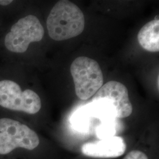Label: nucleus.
<instances>
[{
    "label": "nucleus",
    "mask_w": 159,
    "mask_h": 159,
    "mask_svg": "<svg viewBox=\"0 0 159 159\" xmlns=\"http://www.w3.org/2000/svg\"><path fill=\"white\" fill-rule=\"evenodd\" d=\"M91 106L92 113L103 121L127 117L133 111L127 89L116 81L102 85L94 95Z\"/></svg>",
    "instance_id": "nucleus-1"
},
{
    "label": "nucleus",
    "mask_w": 159,
    "mask_h": 159,
    "mask_svg": "<svg viewBox=\"0 0 159 159\" xmlns=\"http://www.w3.org/2000/svg\"><path fill=\"white\" fill-rule=\"evenodd\" d=\"M85 27L84 16L73 2L61 0L57 2L47 20V27L52 40L63 41L81 34Z\"/></svg>",
    "instance_id": "nucleus-2"
},
{
    "label": "nucleus",
    "mask_w": 159,
    "mask_h": 159,
    "mask_svg": "<svg viewBox=\"0 0 159 159\" xmlns=\"http://www.w3.org/2000/svg\"><path fill=\"white\" fill-rule=\"evenodd\" d=\"M75 94L85 100L94 96L104 83L102 71L96 60L86 57L74 60L70 67Z\"/></svg>",
    "instance_id": "nucleus-3"
},
{
    "label": "nucleus",
    "mask_w": 159,
    "mask_h": 159,
    "mask_svg": "<svg viewBox=\"0 0 159 159\" xmlns=\"http://www.w3.org/2000/svg\"><path fill=\"white\" fill-rule=\"evenodd\" d=\"M39 143L37 134L27 125L11 119H0V154L10 153L17 148L33 150Z\"/></svg>",
    "instance_id": "nucleus-4"
},
{
    "label": "nucleus",
    "mask_w": 159,
    "mask_h": 159,
    "mask_svg": "<svg viewBox=\"0 0 159 159\" xmlns=\"http://www.w3.org/2000/svg\"><path fill=\"white\" fill-rule=\"evenodd\" d=\"M44 34V28L38 18L29 15L12 26L5 37V46L9 51L23 53L27 51L31 43L42 40Z\"/></svg>",
    "instance_id": "nucleus-5"
},
{
    "label": "nucleus",
    "mask_w": 159,
    "mask_h": 159,
    "mask_svg": "<svg viewBox=\"0 0 159 159\" xmlns=\"http://www.w3.org/2000/svg\"><path fill=\"white\" fill-rule=\"evenodd\" d=\"M0 106L34 114L40 111L41 102L35 92L29 89L22 91L16 82L5 80L0 81Z\"/></svg>",
    "instance_id": "nucleus-6"
},
{
    "label": "nucleus",
    "mask_w": 159,
    "mask_h": 159,
    "mask_svg": "<svg viewBox=\"0 0 159 159\" xmlns=\"http://www.w3.org/2000/svg\"><path fill=\"white\" fill-rule=\"evenodd\" d=\"M126 144L124 139L113 136L96 142L87 143L81 147V152L87 156L96 158H116L125 152Z\"/></svg>",
    "instance_id": "nucleus-7"
},
{
    "label": "nucleus",
    "mask_w": 159,
    "mask_h": 159,
    "mask_svg": "<svg viewBox=\"0 0 159 159\" xmlns=\"http://www.w3.org/2000/svg\"><path fill=\"white\" fill-rule=\"evenodd\" d=\"M159 20L146 24L139 32L138 41L143 48L150 52L159 51Z\"/></svg>",
    "instance_id": "nucleus-8"
},
{
    "label": "nucleus",
    "mask_w": 159,
    "mask_h": 159,
    "mask_svg": "<svg viewBox=\"0 0 159 159\" xmlns=\"http://www.w3.org/2000/svg\"><path fill=\"white\" fill-rule=\"evenodd\" d=\"M115 127L111 121H104L102 125L97 129V136L102 139L114 136Z\"/></svg>",
    "instance_id": "nucleus-9"
},
{
    "label": "nucleus",
    "mask_w": 159,
    "mask_h": 159,
    "mask_svg": "<svg viewBox=\"0 0 159 159\" xmlns=\"http://www.w3.org/2000/svg\"><path fill=\"white\" fill-rule=\"evenodd\" d=\"M89 111L81 110L76 113L73 119L74 125L80 130L85 129L89 123Z\"/></svg>",
    "instance_id": "nucleus-10"
},
{
    "label": "nucleus",
    "mask_w": 159,
    "mask_h": 159,
    "mask_svg": "<svg viewBox=\"0 0 159 159\" xmlns=\"http://www.w3.org/2000/svg\"><path fill=\"white\" fill-rule=\"evenodd\" d=\"M123 159H148L147 155L139 150H133L127 154Z\"/></svg>",
    "instance_id": "nucleus-11"
},
{
    "label": "nucleus",
    "mask_w": 159,
    "mask_h": 159,
    "mask_svg": "<svg viewBox=\"0 0 159 159\" xmlns=\"http://www.w3.org/2000/svg\"><path fill=\"white\" fill-rule=\"evenodd\" d=\"M12 1L11 0H0V5L2 6H6L11 4Z\"/></svg>",
    "instance_id": "nucleus-12"
}]
</instances>
